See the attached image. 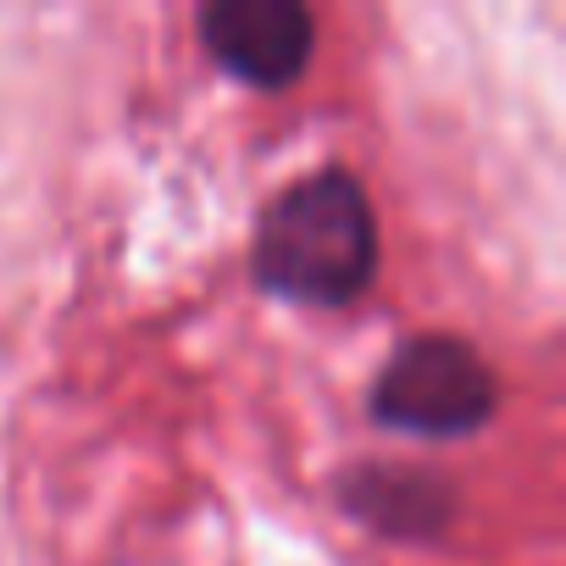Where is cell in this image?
<instances>
[{
	"mask_svg": "<svg viewBox=\"0 0 566 566\" xmlns=\"http://www.w3.org/2000/svg\"><path fill=\"white\" fill-rule=\"evenodd\" d=\"M250 272L277 301L350 306L378 272V222L367 189L339 167L290 184L255 228Z\"/></svg>",
	"mask_w": 566,
	"mask_h": 566,
	"instance_id": "6da1fadb",
	"label": "cell"
},
{
	"mask_svg": "<svg viewBox=\"0 0 566 566\" xmlns=\"http://www.w3.org/2000/svg\"><path fill=\"white\" fill-rule=\"evenodd\" d=\"M317 23L301 0H217L200 12V45L250 90H290L312 67Z\"/></svg>",
	"mask_w": 566,
	"mask_h": 566,
	"instance_id": "3957f363",
	"label": "cell"
},
{
	"mask_svg": "<svg viewBox=\"0 0 566 566\" xmlns=\"http://www.w3.org/2000/svg\"><path fill=\"white\" fill-rule=\"evenodd\" d=\"M339 494L367 527L389 538H439L455 511L450 483L417 467H356L339 483Z\"/></svg>",
	"mask_w": 566,
	"mask_h": 566,
	"instance_id": "277c9868",
	"label": "cell"
},
{
	"mask_svg": "<svg viewBox=\"0 0 566 566\" xmlns=\"http://www.w3.org/2000/svg\"><path fill=\"white\" fill-rule=\"evenodd\" d=\"M373 417L411 439H467L494 417V373L467 339H411L378 373Z\"/></svg>",
	"mask_w": 566,
	"mask_h": 566,
	"instance_id": "7a4b0ae2",
	"label": "cell"
}]
</instances>
